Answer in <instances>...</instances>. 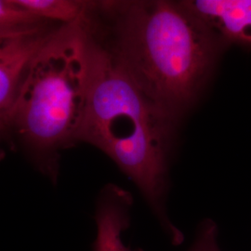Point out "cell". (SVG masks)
<instances>
[{
	"instance_id": "cell-5",
	"label": "cell",
	"mask_w": 251,
	"mask_h": 251,
	"mask_svg": "<svg viewBox=\"0 0 251 251\" xmlns=\"http://www.w3.org/2000/svg\"><path fill=\"white\" fill-rule=\"evenodd\" d=\"M181 3L221 40L251 46V0H189Z\"/></svg>"
},
{
	"instance_id": "cell-2",
	"label": "cell",
	"mask_w": 251,
	"mask_h": 251,
	"mask_svg": "<svg viewBox=\"0 0 251 251\" xmlns=\"http://www.w3.org/2000/svg\"><path fill=\"white\" fill-rule=\"evenodd\" d=\"M112 23L103 44L136 85L174 117L194 101L221 40L180 2L100 1Z\"/></svg>"
},
{
	"instance_id": "cell-9",
	"label": "cell",
	"mask_w": 251,
	"mask_h": 251,
	"mask_svg": "<svg viewBox=\"0 0 251 251\" xmlns=\"http://www.w3.org/2000/svg\"><path fill=\"white\" fill-rule=\"evenodd\" d=\"M187 251H222L219 245V228L214 221L206 219L201 222L195 240Z\"/></svg>"
},
{
	"instance_id": "cell-4",
	"label": "cell",
	"mask_w": 251,
	"mask_h": 251,
	"mask_svg": "<svg viewBox=\"0 0 251 251\" xmlns=\"http://www.w3.org/2000/svg\"><path fill=\"white\" fill-rule=\"evenodd\" d=\"M59 26L0 36V131L8 128L30 64Z\"/></svg>"
},
{
	"instance_id": "cell-7",
	"label": "cell",
	"mask_w": 251,
	"mask_h": 251,
	"mask_svg": "<svg viewBox=\"0 0 251 251\" xmlns=\"http://www.w3.org/2000/svg\"><path fill=\"white\" fill-rule=\"evenodd\" d=\"M13 2L36 18L59 25L88 21L93 9V2L89 1L13 0Z\"/></svg>"
},
{
	"instance_id": "cell-3",
	"label": "cell",
	"mask_w": 251,
	"mask_h": 251,
	"mask_svg": "<svg viewBox=\"0 0 251 251\" xmlns=\"http://www.w3.org/2000/svg\"><path fill=\"white\" fill-rule=\"evenodd\" d=\"M90 70L88 21L56 28L30 64L9 118L37 169L55 180L58 152L77 142Z\"/></svg>"
},
{
	"instance_id": "cell-1",
	"label": "cell",
	"mask_w": 251,
	"mask_h": 251,
	"mask_svg": "<svg viewBox=\"0 0 251 251\" xmlns=\"http://www.w3.org/2000/svg\"><path fill=\"white\" fill-rule=\"evenodd\" d=\"M176 117L141 90L90 31V70L77 141L97 147L134 182L171 242L183 233L165 209L169 149Z\"/></svg>"
},
{
	"instance_id": "cell-8",
	"label": "cell",
	"mask_w": 251,
	"mask_h": 251,
	"mask_svg": "<svg viewBox=\"0 0 251 251\" xmlns=\"http://www.w3.org/2000/svg\"><path fill=\"white\" fill-rule=\"evenodd\" d=\"M59 25L48 23L29 14L13 0H0V36L34 32Z\"/></svg>"
},
{
	"instance_id": "cell-6",
	"label": "cell",
	"mask_w": 251,
	"mask_h": 251,
	"mask_svg": "<svg viewBox=\"0 0 251 251\" xmlns=\"http://www.w3.org/2000/svg\"><path fill=\"white\" fill-rule=\"evenodd\" d=\"M131 195L117 185L108 184L100 193L95 210L96 237L93 251H144L131 249L123 241L130 225Z\"/></svg>"
}]
</instances>
